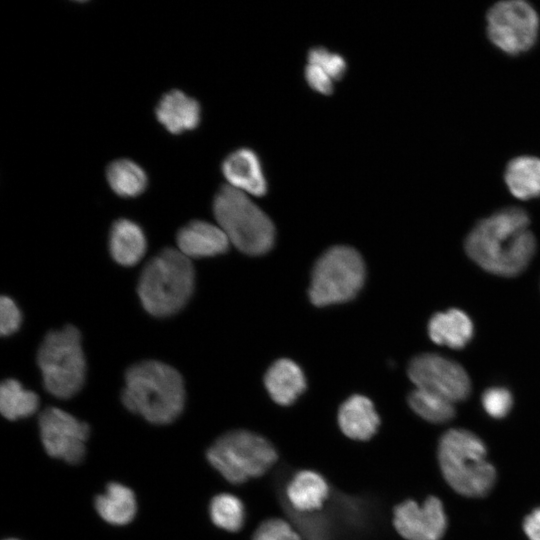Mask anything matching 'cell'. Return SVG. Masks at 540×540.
<instances>
[{
  "label": "cell",
  "instance_id": "cell-29",
  "mask_svg": "<svg viewBox=\"0 0 540 540\" xmlns=\"http://www.w3.org/2000/svg\"><path fill=\"white\" fill-rule=\"evenodd\" d=\"M485 412L495 419L504 418L511 410L513 397L505 387L494 386L486 389L481 397Z\"/></svg>",
  "mask_w": 540,
  "mask_h": 540
},
{
  "label": "cell",
  "instance_id": "cell-2",
  "mask_svg": "<svg viewBox=\"0 0 540 540\" xmlns=\"http://www.w3.org/2000/svg\"><path fill=\"white\" fill-rule=\"evenodd\" d=\"M121 398L128 410L148 422L169 424L184 408V382L173 367L159 361H142L127 370Z\"/></svg>",
  "mask_w": 540,
  "mask_h": 540
},
{
  "label": "cell",
  "instance_id": "cell-20",
  "mask_svg": "<svg viewBox=\"0 0 540 540\" xmlns=\"http://www.w3.org/2000/svg\"><path fill=\"white\" fill-rule=\"evenodd\" d=\"M109 249L113 259L120 265H135L146 251L143 230L129 219L117 220L110 231Z\"/></svg>",
  "mask_w": 540,
  "mask_h": 540
},
{
  "label": "cell",
  "instance_id": "cell-10",
  "mask_svg": "<svg viewBox=\"0 0 540 540\" xmlns=\"http://www.w3.org/2000/svg\"><path fill=\"white\" fill-rule=\"evenodd\" d=\"M407 371L416 388L438 394L453 403L470 395L471 381L464 367L442 355L419 354L410 361Z\"/></svg>",
  "mask_w": 540,
  "mask_h": 540
},
{
  "label": "cell",
  "instance_id": "cell-16",
  "mask_svg": "<svg viewBox=\"0 0 540 540\" xmlns=\"http://www.w3.org/2000/svg\"><path fill=\"white\" fill-rule=\"evenodd\" d=\"M337 422L341 432L355 441L371 439L381 423L373 402L360 394L350 396L340 405Z\"/></svg>",
  "mask_w": 540,
  "mask_h": 540
},
{
  "label": "cell",
  "instance_id": "cell-18",
  "mask_svg": "<svg viewBox=\"0 0 540 540\" xmlns=\"http://www.w3.org/2000/svg\"><path fill=\"white\" fill-rule=\"evenodd\" d=\"M427 330L430 339L437 345L462 349L471 341L474 326L464 311L452 308L435 313L428 322Z\"/></svg>",
  "mask_w": 540,
  "mask_h": 540
},
{
  "label": "cell",
  "instance_id": "cell-7",
  "mask_svg": "<svg viewBox=\"0 0 540 540\" xmlns=\"http://www.w3.org/2000/svg\"><path fill=\"white\" fill-rule=\"evenodd\" d=\"M45 389L53 396L68 399L83 386L86 374L81 335L72 325L49 332L37 354Z\"/></svg>",
  "mask_w": 540,
  "mask_h": 540
},
{
  "label": "cell",
  "instance_id": "cell-3",
  "mask_svg": "<svg viewBox=\"0 0 540 540\" xmlns=\"http://www.w3.org/2000/svg\"><path fill=\"white\" fill-rule=\"evenodd\" d=\"M194 280L190 259L178 249L166 248L144 267L138 282V295L151 315L170 316L188 302Z\"/></svg>",
  "mask_w": 540,
  "mask_h": 540
},
{
  "label": "cell",
  "instance_id": "cell-23",
  "mask_svg": "<svg viewBox=\"0 0 540 540\" xmlns=\"http://www.w3.org/2000/svg\"><path fill=\"white\" fill-rule=\"evenodd\" d=\"M106 177L111 189L121 197L140 195L148 183L145 171L130 159L111 162L107 167Z\"/></svg>",
  "mask_w": 540,
  "mask_h": 540
},
{
  "label": "cell",
  "instance_id": "cell-26",
  "mask_svg": "<svg viewBox=\"0 0 540 540\" xmlns=\"http://www.w3.org/2000/svg\"><path fill=\"white\" fill-rule=\"evenodd\" d=\"M408 404L418 416L431 423H444L455 415L453 402L420 388L411 391Z\"/></svg>",
  "mask_w": 540,
  "mask_h": 540
},
{
  "label": "cell",
  "instance_id": "cell-33",
  "mask_svg": "<svg viewBox=\"0 0 540 540\" xmlns=\"http://www.w3.org/2000/svg\"><path fill=\"white\" fill-rule=\"evenodd\" d=\"M6 540H18V539L10 538V539H6Z\"/></svg>",
  "mask_w": 540,
  "mask_h": 540
},
{
  "label": "cell",
  "instance_id": "cell-22",
  "mask_svg": "<svg viewBox=\"0 0 540 540\" xmlns=\"http://www.w3.org/2000/svg\"><path fill=\"white\" fill-rule=\"evenodd\" d=\"M95 508L103 520L113 525H125L133 520L137 510L133 491L122 484L110 483L95 499Z\"/></svg>",
  "mask_w": 540,
  "mask_h": 540
},
{
  "label": "cell",
  "instance_id": "cell-6",
  "mask_svg": "<svg viewBox=\"0 0 540 540\" xmlns=\"http://www.w3.org/2000/svg\"><path fill=\"white\" fill-rule=\"evenodd\" d=\"M210 465L231 484L264 475L278 460V452L263 436L234 430L220 436L207 450Z\"/></svg>",
  "mask_w": 540,
  "mask_h": 540
},
{
  "label": "cell",
  "instance_id": "cell-27",
  "mask_svg": "<svg viewBox=\"0 0 540 540\" xmlns=\"http://www.w3.org/2000/svg\"><path fill=\"white\" fill-rule=\"evenodd\" d=\"M308 63L319 66L334 81L341 80L347 71L345 58L325 47H313L308 52Z\"/></svg>",
  "mask_w": 540,
  "mask_h": 540
},
{
  "label": "cell",
  "instance_id": "cell-13",
  "mask_svg": "<svg viewBox=\"0 0 540 540\" xmlns=\"http://www.w3.org/2000/svg\"><path fill=\"white\" fill-rule=\"evenodd\" d=\"M221 170L229 186L258 197L267 193L268 183L260 158L252 149L231 152L223 160Z\"/></svg>",
  "mask_w": 540,
  "mask_h": 540
},
{
  "label": "cell",
  "instance_id": "cell-17",
  "mask_svg": "<svg viewBox=\"0 0 540 540\" xmlns=\"http://www.w3.org/2000/svg\"><path fill=\"white\" fill-rule=\"evenodd\" d=\"M155 112L159 123L172 134L193 130L201 120L198 101L176 89L161 97Z\"/></svg>",
  "mask_w": 540,
  "mask_h": 540
},
{
  "label": "cell",
  "instance_id": "cell-1",
  "mask_svg": "<svg viewBox=\"0 0 540 540\" xmlns=\"http://www.w3.org/2000/svg\"><path fill=\"white\" fill-rule=\"evenodd\" d=\"M529 223L525 210L501 209L472 228L465 239V252L489 273L503 277L519 275L536 252V239L528 229Z\"/></svg>",
  "mask_w": 540,
  "mask_h": 540
},
{
  "label": "cell",
  "instance_id": "cell-28",
  "mask_svg": "<svg viewBox=\"0 0 540 540\" xmlns=\"http://www.w3.org/2000/svg\"><path fill=\"white\" fill-rule=\"evenodd\" d=\"M251 540H302L296 529L282 518H269L254 531Z\"/></svg>",
  "mask_w": 540,
  "mask_h": 540
},
{
  "label": "cell",
  "instance_id": "cell-5",
  "mask_svg": "<svg viewBox=\"0 0 540 540\" xmlns=\"http://www.w3.org/2000/svg\"><path fill=\"white\" fill-rule=\"evenodd\" d=\"M213 213L229 242L243 253L261 255L272 248L273 222L246 193L221 186L213 200Z\"/></svg>",
  "mask_w": 540,
  "mask_h": 540
},
{
  "label": "cell",
  "instance_id": "cell-25",
  "mask_svg": "<svg viewBox=\"0 0 540 540\" xmlns=\"http://www.w3.org/2000/svg\"><path fill=\"white\" fill-rule=\"evenodd\" d=\"M209 515L215 526L228 532L239 531L246 519L243 502L230 493H220L211 499Z\"/></svg>",
  "mask_w": 540,
  "mask_h": 540
},
{
  "label": "cell",
  "instance_id": "cell-32",
  "mask_svg": "<svg viewBox=\"0 0 540 540\" xmlns=\"http://www.w3.org/2000/svg\"><path fill=\"white\" fill-rule=\"evenodd\" d=\"M523 529L530 540H540V508L527 515L523 522Z\"/></svg>",
  "mask_w": 540,
  "mask_h": 540
},
{
  "label": "cell",
  "instance_id": "cell-30",
  "mask_svg": "<svg viewBox=\"0 0 540 540\" xmlns=\"http://www.w3.org/2000/svg\"><path fill=\"white\" fill-rule=\"evenodd\" d=\"M22 322L21 311L16 303L7 296L0 299V332L8 336L16 332Z\"/></svg>",
  "mask_w": 540,
  "mask_h": 540
},
{
  "label": "cell",
  "instance_id": "cell-21",
  "mask_svg": "<svg viewBox=\"0 0 540 540\" xmlns=\"http://www.w3.org/2000/svg\"><path fill=\"white\" fill-rule=\"evenodd\" d=\"M505 183L513 196L522 200L540 197V159L519 156L506 166Z\"/></svg>",
  "mask_w": 540,
  "mask_h": 540
},
{
  "label": "cell",
  "instance_id": "cell-19",
  "mask_svg": "<svg viewBox=\"0 0 540 540\" xmlns=\"http://www.w3.org/2000/svg\"><path fill=\"white\" fill-rule=\"evenodd\" d=\"M264 384L271 399L288 406L305 391L306 380L301 368L290 359H279L267 370Z\"/></svg>",
  "mask_w": 540,
  "mask_h": 540
},
{
  "label": "cell",
  "instance_id": "cell-8",
  "mask_svg": "<svg viewBox=\"0 0 540 540\" xmlns=\"http://www.w3.org/2000/svg\"><path fill=\"white\" fill-rule=\"evenodd\" d=\"M365 281L361 255L348 246H334L315 263L309 298L316 306L348 301L355 297Z\"/></svg>",
  "mask_w": 540,
  "mask_h": 540
},
{
  "label": "cell",
  "instance_id": "cell-24",
  "mask_svg": "<svg viewBox=\"0 0 540 540\" xmlns=\"http://www.w3.org/2000/svg\"><path fill=\"white\" fill-rule=\"evenodd\" d=\"M39 406L38 396L25 389L15 379H7L0 387V410L8 420L28 417L36 412Z\"/></svg>",
  "mask_w": 540,
  "mask_h": 540
},
{
  "label": "cell",
  "instance_id": "cell-14",
  "mask_svg": "<svg viewBox=\"0 0 540 540\" xmlns=\"http://www.w3.org/2000/svg\"><path fill=\"white\" fill-rule=\"evenodd\" d=\"M176 240L178 250L189 259L222 254L230 243L218 225L202 220H194L183 226Z\"/></svg>",
  "mask_w": 540,
  "mask_h": 540
},
{
  "label": "cell",
  "instance_id": "cell-4",
  "mask_svg": "<svg viewBox=\"0 0 540 540\" xmlns=\"http://www.w3.org/2000/svg\"><path fill=\"white\" fill-rule=\"evenodd\" d=\"M438 460L446 482L463 496L482 497L495 483L496 471L487 460L485 444L470 431H446L439 441Z\"/></svg>",
  "mask_w": 540,
  "mask_h": 540
},
{
  "label": "cell",
  "instance_id": "cell-9",
  "mask_svg": "<svg viewBox=\"0 0 540 540\" xmlns=\"http://www.w3.org/2000/svg\"><path fill=\"white\" fill-rule=\"evenodd\" d=\"M539 17L536 10L521 0L501 1L487 13V34L503 52L517 55L532 48L537 40Z\"/></svg>",
  "mask_w": 540,
  "mask_h": 540
},
{
  "label": "cell",
  "instance_id": "cell-12",
  "mask_svg": "<svg viewBox=\"0 0 540 540\" xmlns=\"http://www.w3.org/2000/svg\"><path fill=\"white\" fill-rule=\"evenodd\" d=\"M393 526L406 540H440L447 529V516L435 496L421 504L409 499L394 507Z\"/></svg>",
  "mask_w": 540,
  "mask_h": 540
},
{
  "label": "cell",
  "instance_id": "cell-11",
  "mask_svg": "<svg viewBox=\"0 0 540 540\" xmlns=\"http://www.w3.org/2000/svg\"><path fill=\"white\" fill-rule=\"evenodd\" d=\"M39 430L49 456L70 464H77L83 459L89 436L86 423L59 408L50 407L40 414Z\"/></svg>",
  "mask_w": 540,
  "mask_h": 540
},
{
  "label": "cell",
  "instance_id": "cell-31",
  "mask_svg": "<svg viewBox=\"0 0 540 540\" xmlns=\"http://www.w3.org/2000/svg\"><path fill=\"white\" fill-rule=\"evenodd\" d=\"M304 77L309 87L319 94L330 95L334 90V80L319 66L308 63Z\"/></svg>",
  "mask_w": 540,
  "mask_h": 540
},
{
  "label": "cell",
  "instance_id": "cell-15",
  "mask_svg": "<svg viewBox=\"0 0 540 540\" xmlns=\"http://www.w3.org/2000/svg\"><path fill=\"white\" fill-rule=\"evenodd\" d=\"M284 494L294 511L312 513L323 508L329 498L330 487L319 472L303 469L287 481Z\"/></svg>",
  "mask_w": 540,
  "mask_h": 540
}]
</instances>
